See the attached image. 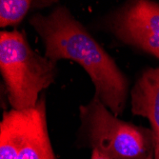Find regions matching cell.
I'll return each instance as SVG.
<instances>
[{"label": "cell", "instance_id": "obj_1", "mask_svg": "<svg viewBox=\"0 0 159 159\" xmlns=\"http://www.w3.org/2000/svg\"><path fill=\"white\" fill-rule=\"evenodd\" d=\"M29 23L43 42L44 55L55 63L70 60L79 64L94 86V95L120 116L129 95V81L112 57L70 10L58 6L48 14L34 13Z\"/></svg>", "mask_w": 159, "mask_h": 159}, {"label": "cell", "instance_id": "obj_2", "mask_svg": "<svg viewBox=\"0 0 159 159\" xmlns=\"http://www.w3.org/2000/svg\"><path fill=\"white\" fill-rule=\"evenodd\" d=\"M0 71L11 109L29 111L37 106L40 93L54 82L56 63L35 52L24 33L2 31Z\"/></svg>", "mask_w": 159, "mask_h": 159}, {"label": "cell", "instance_id": "obj_3", "mask_svg": "<svg viewBox=\"0 0 159 159\" xmlns=\"http://www.w3.org/2000/svg\"><path fill=\"white\" fill-rule=\"evenodd\" d=\"M79 116L93 150L110 159H145L153 152L152 131L121 120L95 95Z\"/></svg>", "mask_w": 159, "mask_h": 159}, {"label": "cell", "instance_id": "obj_4", "mask_svg": "<svg viewBox=\"0 0 159 159\" xmlns=\"http://www.w3.org/2000/svg\"><path fill=\"white\" fill-rule=\"evenodd\" d=\"M111 27L114 35L129 46L159 59V4L135 0L113 14Z\"/></svg>", "mask_w": 159, "mask_h": 159}, {"label": "cell", "instance_id": "obj_5", "mask_svg": "<svg viewBox=\"0 0 159 159\" xmlns=\"http://www.w3.org/2000/svg\"><path fill=\"white\" fill-rule=\"evenodd\" d=\"M35 108L29 111L11 109L3 112L0 123V159H18L21 148L32 128Z\"/></svg>", "mask_w": 159, "mask_h": 159}, {"label": "cell", "instance_id": "obj_6", "mask_svg": "<svg viewBox=\"0 0 159 159\" xmlns=\"http://www.w3.org/2000/svg\"><path fill=\"white\" fill-rule=\"evenodd\" d=\"M18 159H56L50 141L45 97L40 96L35 108L34 119L21 151Z\"/></svg>", "mask_w": 159, "mask_h": 159}, {"label": "cell", "instance_id": "obj_7", "mask_svg": "<svg viewBox=\"0 0 159 159\" xmlns=\"http://www.w3.org/2000/svg\"><path fill=\"white\" fill-rule=\"evenodd\" d=\"M39 2L32 0H1L0 1V27L17 26Z\"/></svg>", "mask_w": 159, "mask_h": 159}, {"label": "cell", "instance_id": "obj_8", "mask_svg": "<svg viewBox=\"0 0 159 159\" xmlns=\"http://www.w3.org/2000/svg\"><path fill=\"white\" fill-rule=\"evenodd\" d=\"M90 159H110V158L106 157L103 154H101L100 152H98L95 150H92V155H91V158ZM145 159H153V152L152 153H150Z\"/></svg>", "mask_w": 159, "mask_h": 159}]
</instances>
